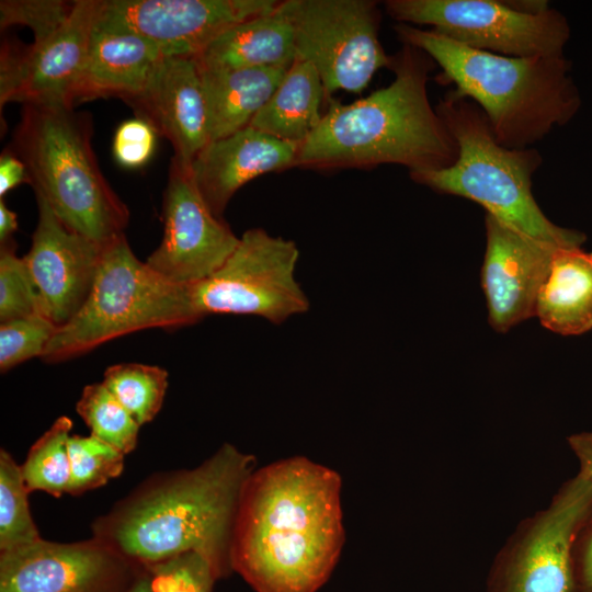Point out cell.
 <instances>
[{"instance_id": "1", "label": "cell", "mask_w": 592, "mask_h": 592, "mask_svg": "<svg viewBox=\"0 0 592 592\" xmlns=\"http://www.w3.org/2000/svg\"><path fill=\"white\" fill-rule=\"evenodd\" d=\"M340 475L304 456L249 477L240 499L230 560L255 592H317L345 540Z\"/></svg>"}, {"instance_id": "2", "label": "cell", "mask_w": 592, "mask_h": 592, "mask_svg": "<svg viewBox=\"0 0 592 592\" xmlns=\"http://www.w3.org/2000/svg\"><path fill=\"white\" fill-rule=\"evenodd\" d=\"M253 455L231 444L195 468L143 482L93 524V537L143 568L187 551L208 559L217 578L231 569L230 551Z\"/></svg>"}, {"instance_id": "3", "label": "cell", "mask_w": 592, "mask_h": 592, "mask_svg": "<svg viewBox=\"0 0 592 592\" xmlns=\"http://www.w3.org/2000/svg\"><path fill=\"white\" fill-rule=\"evenodd\" d=\"M436 64L402 44L391 56L394 80L344 104L331 98L318 128L300 145L296 167L314 170L403 166L410 172L452 166L458 148L428 94Z\"/></svg>"}, {"instance_id": "4", "label": "cell", "mask_w": 592, "mask_h": 592, "mask_svg": "<svg viewBox=\"0 0 592 592\" xmlns=\"http://www.w3.org/2000/svg\"><path fill=\"white\" fill-rule=\"evenodd\" d=\"M397 38L426 53L440 66L435 78L485 113L497 141L531 148L576 112L579 99L562 55L511 57L477 50L433 30L396 23Z\"/></svg>"}, {"instance_id": "5", "label": "cell", "mask_w": 592, "mask_h": 592, "mask_svg": "<svg viewBox=\"0 0 592 592\" xmlns=\"http://www.w3.org/2000/svg\"><path fill=\"white\" fill-rule=\"evenodd\" d=\"M435 110L454 138L456 161L439 170L410 172L412 181L439 193L468 198L487 214L538 240L561 248L580 247L581 232L551 223L532 193V177L543 162L534 148L500 145L480 107L454 89Z\"/></svg>"}, {"instance_id": "6", "label": "cell", "mask_w": 592, "mask_h": 592, "mask_svg": "<svg viewBox=\"0 0 592 592\" xmlns=\"http://www.w3.org/2000/svg\"><path fill=\"white\" fill-rule=\"evenodd\" d=\"M90 117L72 106L25 104L10 149L30 184L72 231L106 246L124 235L127 206L103 177L91 146Z\"/></svg>"}, {"instance_id": "7", "label": "cell", "mask_w": 592, "mask_h": 592, "mask_svg": "<svg viewBox=\"0 0 592 592\" xmlns=\"http://www.w3.org/2000/svg\"><path fill=\"white\" fill-rule=\"evenodd\" d=\"M195 322L187 284L173 283L141 262L124 234L104 247L87 299L56 329L42 358L57 363L135 331Z\"/></svg>"}, {"instance_id": "8", "label": "cell", "mask_w": 592, "mask_h": 592, "mask_svg": "<svg viewBox=\"0 0 592 592\" xmlns=\"http://www.w3.org/2000/svg\"><path fill=\"white\" fill-rule=\"evenodd\" d=\"M298 260L295 241L248 229L217 271L187 284L197 321L208 315H248L280 325L307 312L310 301L295 276Z\"/></svg>"}, {"instance_id": "9", "label": "cell", "mask_w": 592, "mask_h": 592, "mask_svg": "<svg viewBox=\"0 0 592 592\" xmlns=\"http://www.w3.org/2000/svg\"><path fill=\"white\" fill-rule=\"evenodd\" d=\"M278 9L293 31L295 59L318 71L326 101L338 90L361 93L391 56L379 42L380 10L373 0H283Z\"/></svg>"}, {"instance_id": "10", "label": "cell", "mask_w": 592, "mask_h": 592, "mask_svg": "<svg viewBox=\"0 0 592 592\" xmlns=\"http://www.w3.org/2000/svg\"><path fill=\"white\" fill-rule=\"evenodd\" d=\"M397 23L428 25L464 46L511 57L557 56L569 37L556 10L532 14L498 0H387Z\"/></svg>"}, {"instance_id": "11", "label": "cell", "mask_w": 592, "mask_h": 592, "mask_svg": "<svg viewBox=\"0 0 592 592\" xmlns=\"http://www.w3.org/2000/svg\"><path fill=\"white\" fill-rule=\"evenodd\" d=\"M102 0H77L52 35L25 48H1L0 104L72 106Z\"/></svg>"}, {"instance_id": "12", "label": "cell", "mask_w": 592, "mask_h": 592, "mask_svg": "<svg viewBox=\"0 0 592 592\" xmlns=\"http://www.w3.org/2000/svg\"><path fill=\"white\" fill-rule=\"evenodd\" d=\"M163 237L147 264L177 284H193L217 271L239 243L224 218L200 193L190 167L172 158L163 194Z\"/></svg>"}, {"instance_id": "13", "label": "cell", "mask_w": 592, "mask_h": 592, "mask_svg": "<svg viewBox=\"0 0 592 592\" xmlns=\"http://www.w3.org/2000/svg\"><path fill=\"white\" fill-rule=\"evenodd\" d=\"M278 0H102L96 25L138 34L163 56L195 57L229 27Z\"/></svg>"}, {"instance_id": "14", "label": "cell", "mask_w": 592, "mask_h": 592, "mask_svg": "<svg viewBox=\"0 0 592 592\" xmlns=\"http://www.w3.org/2000/svg\"><path fill=\"white\" fill-rule=\"evenodd\" d=\"M136 566L95 537L0 551V592H126Z\"/></svg>"}, {"instance_id": "15", "label": "cell", "mask_w": 592, "mask_h": 592, "mask_svg": "<svg viewBox=\"0 0 592 592\" xmlns=\"http://www.w3.org/2000/svg\"><path fill=\"white\" fill-rule=\"evenodd\" d=\"M38 219L30 251L23 257L39 312L58 327L69 321L87 299L103 249L69 229L36 194Z\"/></svg>"}, {"instance_id": "16", "label": "cell", "mask_w": 592, "mask_h": 592, "mask_svg": "<svg viewBox=\"0 0 592 592\" xmlns=\"http://www.w3.org/2000/svg\"><path fill=\"white\" fill-rule=\"evenodd\" d=\"M487 246L481 286L489 323L498 332L535 316L539 289L561 248L533 238L501 219L485 217Z\"/></svg>"}, {"instance_id": "17", "label": "cell", "mask_w": 592, "mask_h": 592, "mask_svg": "<svg viewBox=\"0 0 592 592\" xmlns=\"http://www.w3.org/2000/svg\"><path fill=\"white\" fill-rule=\"evenodd\" d=\"M591 512L592 482L578 474L520 547L505 592H574V543Z\"/></svg>"}, {"instance_id": "18", "label": "cell", "mask_w": 592, "mask_h": 592, "mask_svg": "<svg viewBox=\"0 0 592 592\" xmlns=\"http://www.w3.org/2000/svg\"><path fill=\"white\" fill-rule=\"evenodd\" d=\"M128 103L171 143L173 159L186 167L209 141L206 100L193 57L164 56L146 89Z\"/></svg>"}, {"instance_id": "19", "label": "cell", "mask_w": 592, "mask_h": 592, "mask_svg": "<svg viewBox=\"0 0 592 592\" xmlns=\"http://www.w3.org/2000/svg\"><path fill=\"white\" fill-rule=\"evenodd\" d=\"M300 145L251 126L210 140L191 163L193 180L212 212H224L236 192L253 179L296 167Z\"/></svg>"}, {"instance_id": "20", "label": "cell", "mask_w": 592, "mask_h": 592, "mask_svg": "<svg viewBox=\"0 0 592 592\" xmlns=\"http://www.w3.org/2000/svg\"><path fill=\"white\" fill-rule=\"evenodd\" d=\"M163 57L138 34L95 24L73 104L104 96L132 101L146 89Z\"/></svg>"}, {"instance_id": "21", "label": "cell", "mask_w": 592, "mask_h": 592, "mask_svg": "<svg viewBox=\"0 0 592 592\" xmlns=\"http://www.w3.org/2000/svg\"><path fill=\"white\" fill-rule=\"evenodd\" d=\"M193 58L202 70L287 69L296 58L292 26L277 4L229 27Z\"/></svg>"}, {"instance_id": "22", "label": "cell", "mask_w": 592, "mask_h": 592, "mask_svg": "<svg viewBox=\"0 0 592 592\" xmlns=\"http://www.w3.org/2000/svg\"><path fill=\"white\" fill-rule=\"evenodd\" d=\"M535 316L546 329L578 335L592 329V252L559 248L539 289Z\"/></svg>"}, {"instance_id": "23", "label": "cell", "mask_w": 592, "mask_h": 592, "mask_svg": "<svg viewBox=\"0 0 592 592\" xmlns=\"http://www.w3.org/2000/svg\"><path fill=\"white\" fill-rule=\"evenodd\" d=\"M287 69H200L208 114L209 141L248 127Z\"/></svg>"}, {"instance_id": "24", "label": "cell", "mask_w": 592, "mask_h": 592, "mask_svg": "<svg viewBox=\"0 0 592 592\" xmlns=\"http://www.w3.org/2000/svg\"><path fill=\"white\" fill-rule=\"evenodd\" d=\"M326 92L316 68L295 59L249 126L274 138L301 145L320 125Z\"/></svg>"}, {"instance_id": "25", "label": "cell", "mask_w": 592, "mask_h": 592, "mask_svg": "<svg viewBox=\"0 0 592 592\" xmlns=\"http://www.w3.org/2000/svg\"><path fill=\"white\" fill-rule=\"evenodd\" d=\"M71 428V420L60 417L31 446L21 465L30 492L44 491L57 498L69 493L71 469L68 441Z\"/></svg>"}, {"instance_id": "26", "label": "cell", "mask_w": 592, "mask_h": 592, "mask_svg": "<svg viewBox=\"0 0 592 592\" xmlns=\"http://www.w3.org/2000/svg\"><path fill=\"white\" fill-rule=\"evenodd\" d=\"M141 426L160 411L168 373L156 365L124 363L107 367L102 382Z\"/></svg>"}, {"instance_id": "27", "label": "cell", "mask_w": 592, "mask_h": 592, "mask_svg": "<svg viewBox=\"0 0 592 592\" xmlns=\"http://www.w3.org/2000/svg\"><path fill=\"white\" fill-rule=\"evenodd\" d=\"M30 490L21 465L3 448L0 451V551L41 539L29 504Z\"/></svg>"}, {"instance_id": "28", "label": "cell", "mask_w": 592, "mask_h": 592, "mask_svg": "<svg viewBox=\"0 0 592 592\" xmlns=\"http://www.w3.org/2000/svg\"><path fill=\"white\" fill-rule=\"evenodd\" d=\"M76 409L90 434L125 455L136 447L140 425L103 383L86 386Z\"/></svg>"}, {"instance_id": "29", "label": "cell", "mask_w": 592, "mask_h": 592, "mask_svg": "<svg viewBox=\"0 0 592 592\" xmlns=\"http://www.w3.org/2000/svg\"><path fill=\"white\" fill-rule=\"evenodd\" d=\"M70 458V494L96 489L118 477L124 468V456L114 446L90 434H72L68 441Z\"/></svg>"}, {"instance_id": "30", "label": "cell", "mask_w": 592, "mask_h": 592, "mask_svg": "<svg viewBox=\"0 0 592 592\" xmlns=\"http://www.w3.org/2000/svg\"><path fill=\"white\" fill-rule=\"evenodd\" d=\"M152 592H212L217 574L206 557L187 551L144 568Z\"/></svg>"}, {"instance_id": "31", "label": "cell", "mask_w": 592, "mask_h": 592, "mask_svg": "<svg viewBox=\"0 0 592 592\" xmlns=\"http://www.w3.org/2000/svg\"><path fill=\"white\" fill-rule=\"evenodd\" d=\"M57 326L42 314L2 322L0 369L2 373L35 356L42 357Z\"/></svg>"}, {"instance_id": "32", "label": "cell", "mask_w": 592, "mask_h": 592, "mask_svg": "<svg viewBox=\"0 0 592 592\" xmlns=\"http://www.w3.org/2000/svg\"><path fill=\"white\" fill-rule=\"evenodd\" d=\"M35 314L41 312L32 281L13 239L8 240L0 248V321Z\"/></svg>"}, {"instance_id": "33", "label": "cell", "mask_w": 592, "mask_h": 592, "mask_svg": "<svg viewBox=\"0 0 592 592\" xmlns=\"http://www.w3.org/2000/svg\"><path fill=\"white\" fill-rule=\"evenodd\" d=\"M73 2L59 0H2L0 2L1 27L25 25L34 33V42H41L57 31L68 19Z\"/></svg>"}, {"instance_id": "34", "label": "cell", "mask_w": 592, "mask_h": 592, "mask_svg": "<svg viewBox=\"0 0 592 592\" xmlns=\"http://www.w3.org/2000/svg\"><path fill=\"white\" fill-rule=\"evenodd\" d=\"M157 135L152 125L141 117L125 121L114 135L115 160L129 169L146 164L155 152Z\"/></svg>"}, {"instance_id": "35", "label": "cell", "mask_w": 592, "mask_h": 592, "mask_svg": "<svg viewBox=\"0 0 592 592\" xmlns=\"http://www.w3.org/2000/svg\"><path fill=\"white\" fill-rule=\"evenodd\" d=\"M582 534L574 565V592H592V512L580 532Z\"/></svg>"}, {"instance_id": "36", "label": "cell", "mask_w": 592, "mask_h": 592, "mask_svg": "<svg viewBox=\"0 0 592 592\" xmlns=\"http://www.w3.org/2000/svg\"><path fill=\"white\" fill-rule=\"evenodd\" d=\"M30 183L26 166L10 148L0 157V196H3L21 183Z\"/></svg>"}, {"instance_id": "37", "label": "cell", "mask_w": 592, "mask_h": 592, "mask_svg": "<svg viewBox=\"0 0 592 592\" xmlns=\"http://www.w3.org/2000/svg\"><path fill=\"white\" fill-rule=\"evenodd\" d=\"M568 442L579 460V474L592 482V432L571 435Z\"/></svg>"}, {"instance_id": "38", "label": "cell", "mask_w": 592, "mask_h": 592, "mask_svg": "<svg viewBox=\"0 0 592 592\" xmlns=\"http://www.w3.org/2000/svg\"><path fill=\"white\" fill-rule=\"evenodd\" d=\"M18 229L16 214L8 208L3 198L0 200V242L12 239Z\"/></svg>"}, {"instance_id": "39", "label": "cell", "mask_w": 592, "mask_h": 592, "mask_svg": "<svg viewBox=\"0 0 592 592\" xmlns=\"http://www.w3.org/2000/svg\"><path fill=\"white\" fill-rule=\"evenodd\" d=\"M126 592H152L147 572L137 576Z\"/></svg>"}]
</instances>
